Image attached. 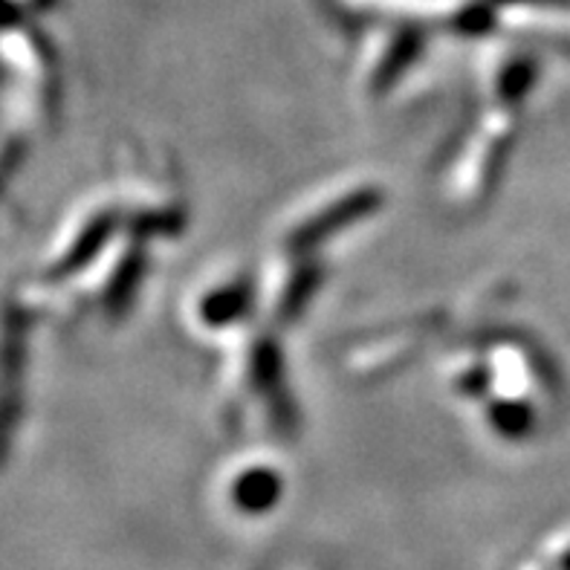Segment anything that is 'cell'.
Listing matches in <instances>:
<instances>
[{
	"instance_id": "6da1fadb",
	"label": "cell",
	"mask_w": 570,
	"mask_h": 570,
	"mask_svg": "<svg viewBox=\"0 0 570 570\" xmlns=\"http://www.w3.org/2000/svg\"><path fill=\"white\" fill-rule=\"evenodd\" d=\"M27 318V298L14 289L0 287V466L7 463L21 417Z\"/></svg>"
},
{
	"instance_id": "7a4b0ae2",
	"label": "cell",
	"mask_w": 570,
	"mask_h": 570,
	"mask_svg": "<svg viewBox=\"0 0 570 570\" xmlns=\"http://www.w3.org/2000/svg\"><path fill=\"white\" fill-rule=\"evenodd\" d=\"M27 122H21L18 116L9 114L3 122H0V197L7 195V188L12 186L14 174L23 166L27 159Z\"/></svg>"
}]
</instances>
